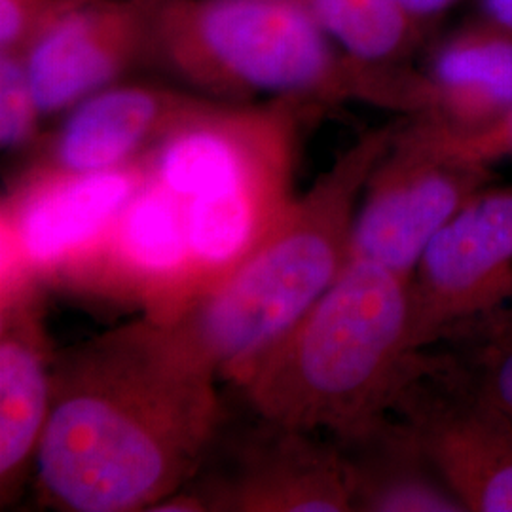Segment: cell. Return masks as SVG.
Masks as SVG:
<instances>
[{
    "label": "cell",
    "mask_w": 512,
    "mask_h": 512,
    "mask_svg": "<svg viewBox=\"0 0 512 512\" xmlns=\"http://www.w3.org/2000/svg\"><path fill=\"white\" fill-rule=\"evenodd\" d=\"M164 512H351L348 465L334 440L228 408L202 467Z\"/></svg>",
    "instance_id": "cell-6"
},
{
    "label": "cell",
    "mask_w": 512,
    "mask_h": 512,
    "mask_svg": "<svg viewBox=\"0 0 512 512\" xmlns=\"http://www.w3.org/2000/svg\"><path fill=\"white\" fill-rule=\"evenodd\" d=\"M175 323L139 317L55 351L33 484L42 507L150 512L198 473L226 404Z\"/></svg>",
    "instance_id": "cell-1"
},
{
    "label": "cell",
    "mask_w": 512,
    "mask_h": 512,
    "mask_svg": "<svg viewBox=\"0 0 512 512\" xmlns=\"http://www.w3.org/2000/svg\"><path fill=\"white\" fill-rule=\"evenodd\" d=\"M327 37L351 59L410 69L425 31L403 0H302Z\"/></svg>",
    "instance_id": "cell-17"
},
{
    "label": "cell",
    "mask_w": 512,
    "mask_h": 512,
    "mask_svg": "<svg viewBox=\"0 0 512 512\" xmlns=\"http://www.w3.org/2000/svg\"><path fill=\"white\" fill-rule=\"evenodd\" d=\"M211 101L183 86L126 78L65 112L63 122L29 152L25 167L101 173L143 162Z\"/></svg>",
    "instance_id": "cell-12"
},
{
    "label": "cell",
    "mask_w": 512,
    "mask_h": 512,
    "mask_svg": "<svg viewBox=\"0 0 512 512\" xmlns=\"http://www.w3.org/2000/svg\"><path fill=\"white\" fill-rule=\"evenodd\" d=\"M399 122L368 129L340 152L272 234L175 323L219 380H239L344 272L366 181Z\"/></svg>",
    "instance_id": "cell-4"
},
{
    "label": "cell",
    "mask_w": 512,
    "mask_h": 512,
    "mask_svg": "<svg viewBox=\"0 0 512 512\" xmlns=\"http://www.w3.org/2000/svg\"><path fill=\"white\" fill-rule=\"evenodd\" d=\"M323 114L296 99H215L148 154V173L183 202L202 298L293 205L302 128Z\"/></svg>",
    "instance_id": "cell-5"
},
{
    "label": "cell",
    "mask_w": 512,
    "mask_h": 512,
    "mask_svg": "<svg viewBox=\"0 0 512 512\" xmlns=\"http://www.w3.org/2000/svg\"><path fill=\"white\" fill-rule=\"evenodd\" d=\"M412 342L431 348L512 310V184L478 190L412 274Z\"/></svg>",
    "instance_id": "cell-10"
},
{
    "label": "cell",
    "mask_w": 512,
    "mask_h": 512,
    "mask_svg": "<svg viewBox=\"0 0 512 512\" xmlns=\"http://www.w3.org/2000/svg\"><path fill=\"white\" fill-rule=\"evenodd\" d=\"M80 0H0V54L21 52Z\"/></svg>",
    "instance_id": "cell-21"
},
{
    "label": "cell",
    "mask_w": 512,
    "mask_h": 512,
    "mask_svg": "<svg viewBox=\"0 0 512 512\" xmlns=\"http://www.w3.org/2000/svg\"><path fill=\"white\" fill-rule=\"evenodd\" d=\"M482 19L512 35V0H478Z\"/></svg>",
    "instance_id": "cell-23"
},
{
    "label": "cell",
    "mask_w": 512,
    "mask_h": 512,
    "mask_svg": "<svg viewBox=\"0 0 512 512\" xmlns=\"http://www.w3.org/2000/svg\"><path fill=\"white\" fill-rule=\"evenodd\" d=\"M469 512H512V421L458 353L418 349L389 412Z\"/></svg>",
    "instance_id": "cell-7"
},
{
    "label": "cell",
    "mask_w": 512,
    "mask_h": 512,
    "mask_svg": "<svg viewBox=\"0 0 512 512\" xmlns=\"http://www.w3.org/2000/svg\"><path fill=\"white\" fill-rule=\"evenodd\" d=\"M412 277L349 260L308 313L232 387L260 416L332 440L389 412L410 357Z\"/></svg>",
    "instance_id": "cell-3"
},
{
    "label": "cell",
    "mask_w": 512,
    "mask_h": 512,
    "mask_svg": "<svg viewBox=\"0 0 512 512\" xmlns=\"http://www.w3.org/2000/svg\"><path fill=\"white\" fill-rule=\"evenodd\" d=\"M147 160L101 173L23 167L0 205L2 285L52 289L109 234L147 179Z\"/></svg>",
    "instance_id": "cell-9"
},
{
    "label": "cell",
    "mask_w": 512,
    "mask_h": 512,
    "mask_svg": "<svg viewBox=\"0 0 512 512\" xmlns=\"http://www.w3.org/2000/svg\"><path fill=\"white\" fill-rule=\"evenodd\" d=\"M416 116L425 122L440 147L463 162L494 167L499 162L512 160V109L492 126L473 133H456L442 128L425 114Z\"/></svg>",
    "instance_id": "cell-20"
},
{
    "label": "cell",
    "mask_w": 512,
    "mask_h": 512,
    "mask_svg": "<svg viewBox=\"0 0 512 512\" xmlns=\"http://www.w3.org/2000/svg\"><path fill=\"white\" fill-rule=\"evenodd\" d=\"M54 287L177 323L198 302L183 202L148 173L105 239Z\"/></svg>",
    "instance_id": "cell-11"
},
{
    "label": "cell",
    "mask_w": 512,
    "mask_h": 512,
    "mask_svg": "<svg viewBox=\"0 0 512 512\" xmlns=\"http://www.w3.org/2000/svg\"><path fill=\"white\" fill-rule=\"evenodd\" d=\"M25 54H0V147L4 152H31L44 135Z\"/></svg>",
    "instance_id": "cell-19"
},
{
    "label": "cell",
    "mask_w": 512,
    "mask_h": 512,
    "mask_svg": "<svg viewBox=\"0 0 512 512\" xmlns=\"http://www.w3.org/2000/svg\"><path fill=\"white\" fill-rule=\"evenodd\" d=\"M429 109L442 128L473 133L512 109V35L480 19L440 42L425 69Z\"/></svg>",
    "instance_id": "cell-15"
},
{
    "label": "cell",
    "mask_w": 512,
    "mask_h": 512,
    "mask_svg": "<svg viewBox=\"0 0 512 512\" xmlns=\"http://www.w3.org/2000/svg\"><path fill=\"white\" fill-rule=\"evenodd\" d=\"M38 109L65 114L150 67V0H80L25 52Z\"/></svg>",
    "instance_id": "cell-13"
},
{
    "label": "cell",
    "mask_w": 512,
    "mask_h": 512,
    "mask_svg": "<svg viewBox=\"0 0 512 512\" xmlns=\"http://www.w3.org/2000/svg\"><path fill=\"white\" fill-rule=\"evenodd\" d=\"M334 442L348 465L353 511L469 512L395 416Z\"/></svg>",
    "instance_id": "cell-16"
},
{
    "label": "cell",
    "mask_w": 512,
    "mask_h": 512,
    "mask_svg": "<svg viewBox=\"0 0 512 512\" xmlns=\"http://www.w3.org/2000/svg\"><path fill=\"white\" fill-rule=\"evenodd\" d=\"M150 69L226 103L359 101L412 116L431 101L425 71L351 59L302 0H150Z\"/></svg>",
    "instance_id": "cell-2"
},
{
    "label": "cell",
    "mask_w": 512,
    "mask_h": 512,
    "mask_svg": "<svg viewBox=\"0 0 512 512\" xmlns=\"http://www.w3.org/2000/svg\"><path fill=\"white\" fill-rule=\"evenodd\" d=\"M459 357L473 370L501 412L512 421V310L454 338Z\"/></svg>",
    "instance_id": "cell-18"
},
{
    "label": "cell",
    "mask_w": 512,
    "mask_h": 512,
    "mask_svg": "<svg viewBox=\"0 0 512 512\" xmlns=\"http://www.w3.org/2000/svg\"><path fill=\"white\" fill-rule=\"evenodd\" d=\"M404 6L412 14V18L418 21L421 29L427 33V29L442 18L446 10H450L458 0H403Z\"/></svg>",
    "instance_id": "cell-22"
},
{
    "label": "cell",
    "mask_w": 512,
    "mask_h": 512,
    "mask_svg": "<svg viewBox=\"0 0 512 512\" xmlns=\"http://www.w3.org/2000/svg\"><path fill=\"white\" fill-rule=\"evenodd\" d=\"M0 507L33 476L54 387L55 351L44 321L46 287L0 289Z\"/></svg>",
    "instance_id": "cell-14"
},
{
    "label": "cell",
    "mask_w": 512,
    "mask_h": 512,
    "mask_svg": "<svg viewBox=\"0 0 512 512\" xmlns=\"http://www.w3.org/2000/svg\"><path fill=\"white\" fill-rule=\"evenodd\" d=\"M494 179L492 167L463 162L440 147L420 116H403L366 181L349 260L412 277L429 241Z\"/></svg>",
    "instance_id": "cell-8"
}]
</instances>
